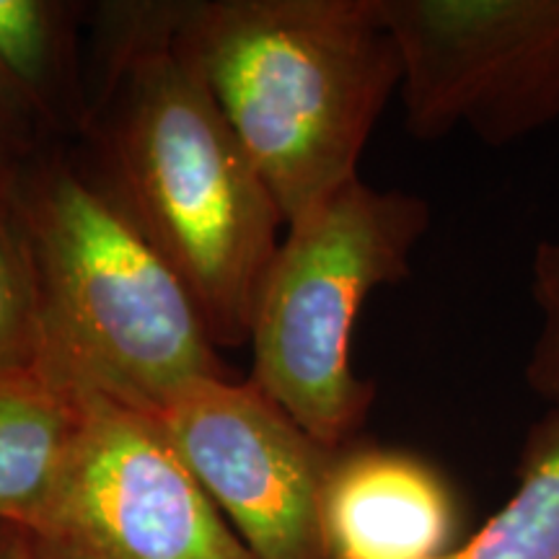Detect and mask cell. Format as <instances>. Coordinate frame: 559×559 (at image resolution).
Returning a JSON list of instances; mask_svg holds the SVG:
<instances>
[{
	"label": "cell",
	"instance_id": "6da1fadb",
	"mask_svg": "<svg viewBox=\"0 0 559 559\" xmlns=\"http://www.w3.org/2000/svg\"><path fill=\"white\" fill-rule=\"evenodd\" d=\"M174 50L210 91L285 226L358 177L402 88L376 0H205L171 11Z\"/></svg>",
	"mask_w": 559,
	"mask_h": 559
},
{
	"label": "cell",
	"instance_id": "7a4b0ae2",
	"mask_svg": "<svg viewBox=\"0 0 559 559\" xmlns=\"http://www.w3.org/2000/svg\"><path fill=\"white\" fill-rule=\"evenodd\" d=\"M115 151L120 200L177 270L218 347L249 342L257 293L285 226L210 91L166 32L122 47Z\"/></svg>",
	"mask_w": 559,
	"mask_h": 559
},
{
	"label": "cell",
	"instance_id": "3957f363",
	"mask_svg": "<svg viewBox=\"0 0 559 559\" xmlns=\"http://www.w3.org/2000/svg\"><path fill=\"white\" fill-rule=\"evenodd\" d=\"M13 200L37 272L47 373L143 412L192 381L228 379L192 293L115 194L52 169Z\"/></svg>",
	"mask_w": 559,
	"mask_h": 559
},
{
	"label": "cell",
	"instance_id": "277c9868",
	"mask_svg": "<svg viewBox=\"0 0 559 559\" xmlns=\"http://www.w3.org/2000/svg\"><path fill=\"white\" fill-rule=\"evenodd\" d=\"M430 223L419 194L355 179L285 226L251 313V381L326 449L353 443L376 404L353 368L362 304L409 275Z\"/></svg>",
	"mask_w": 559,
	"mask_h": 559
},
{
	"label": "cell",
	"instance_id": "5b68a950",
	"mask_svg": "<svg viewBox=\"0 0 559 559\" xmlns=\"http://www.w3.org/2000/svg\"><path fill=\"white\" fill-rule=\"evenodd\" d=\"M402 58L407 132L492 148L559 122V0H376Z\"/></svg>",
	"mask_w": 559,
	"mask_h": 559
},
{
	"label": "cell",
	"instance_id": "8992f818",
	"mask_svg": "<svg viewBox=\"0 0 559 559\" xmlns=\"http://www.w3.org/2000/svg\"><path fill=\"white\" fill-rule=\"evenodd\" d=\"M39 559H254L151 412L86 394L66 474L37 526Z\"/></svg>",
	"mask_w": 559,
	"mask_h": 559
},
{
	"label": "cell",
	"instance_id": "52a82bcc",
	"mask_svg": "<svg viewBox=\"0 0 559 559\" xmlns=\"http://www.w3.org/2000/svg\"><path fill=\"white\" fill-rule=\"evenodd\" d=\"M151 415L251 557L330 559L321 492L337 451L254 381H192Z\"/></svg>",
	"mask_w": 559,
	"mask_h": 559
},
{
	"label": "cell",
	"instance_id": "ba28073f",
	"mask_svg": "<svg viewBox=\"0 0 559 559\" xmlns=\"http://www.w3.org/2000/svg\"><path fill=\"white\" fill-rule=\"evenodd\" d=\"M321 531L330 559H438L451 551L456 502L428 461L353 440L326 474Z\"/></svg>",
	"mask_w": 559,
	"mask_h": 559
},
{
	"label": "cell",
	"instance_id": "9c48e42d",
	"mask_svg": "<svg viewBox=\"0 0 559 559\" xmlns=\"http://www.w3.org/2000/svg\"><path fill=\"white\" fill-rule=\"evenodd\" d=\"M86 394L45 368L0 376V523L32 531L81 432Z\"/></svg>",
	"mask_w": 559,
	"mask_h": 559
},
{
	"label": "cell",
	"instance_id": "30bf717a",
	"mask_svg": "<svg viewBox=\"0 0 559 559\" xmlns=\"http://www.w3.org/2000/svg\"><path fill=\"white\" fill-rule=\"evenodd\" d=\"M438 559H559V409L531 432L506 506Z\"/></svg>",
	"mask_w": 559,
	"mask_h": 559
},
{
	"label": "cell",
	"instance_id": "8fae6325",
	"mask_svg": "<svg viewBox=\"0 0 559 559\" xmlns=\"http://www.w3.org/2000/svg\"><path fill=\"white\" fill-rule=\"evenodd\" d=\"M39 368H45V324L37 272L13 192L0 187V376Z\"/></svg>",
	"mask_w": 559,
	"mask_h": 559
},
{
	"label": "cell",
	"instance_id": "7c38bea8",
	"mask_svg": "<svg viewBox=\"0 0 559 559\" xmlns=\"http://www.w3.org/2000/svg\"><path fill=\"white\" fill-rule=\"evenodd\" d=\"M55 5L0 0V81L19 96H39L52 75Z\"/></svg>",
	"mask_w": 559,
	"mask_h": 559
},
{
	"label": "cell",
	"instance_id": "4fadbf2b",
	"mask_svg": "<svg viewBox=\"0 0 559 559\" xmlns=\"http://www.w3.org/2000/svg\"><path fill=\"white\" fill-rule=\"evenodd\" d=\"M531 300L539 332L526 360V386L559 409V236L542 239L531 257Z\"/></svg>",
	"mask_w": 559,
	"mask_h": 559
},
{
	"label": "cell",
	"instance_id": "5bb4252c",
	"mask_svg": "<svg viewBox=\"0 0 559 559\" xmlns=\"http://www.w3.org/2000/svg\"><path fill=\"white\" fill-rule=\"evenodd\" d=\"M21 96L9 83L0 81V171H3L5 156L13 143V122H16V104Z\"/></svg>",
	"mask_w": 559,
	"mask_h": 559
},
{
	"label": "cell",
	"instance_id": "9a60e30c",
	"mask_svg": "<svg viewBox=\"0 0 559 559\" xmlns=\"http://www.w3.org/2000/svg\"><path fill=\"white\" fill-rule=\"evenodd\" d=\"M0 559H39L29 534L19 526L0 523Z\"/></svg>",
	"mask_w": 559,
	"mask_h": 559
}]
</instances>
